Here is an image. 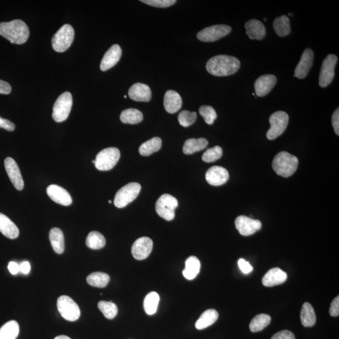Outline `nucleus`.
Returning a JSON list of instances; mask_svg holds the SVG:
<instances>
[{"label":"nucleus","mask_w":339,"mask_h":339,"mask_svg":"<svg viewBox=\"0 0 339 339\" xmlns=\"http://www.w3.org/2000/svg\"><path fill=\"white\" fill-rule=\"evenodd\" d=\"M0 127L7 130V131L12 132L14 131L15 126L12 122L0 117Z\"/></svg>","instance_id":"obj_47"},{"label":"nucleus","mask_w":339,"mask_h":339,"mask_svg":"<svg viewBox=\"0 0 339 339\" xmlns=\"http://www.w3.org/2000/svg\"><path fill=\"white\" fill-rule=\"evenodd\" d=\"M235 226L240 234L248 237L261 229L262 222L248 218L245 216H240L236 219Z\"/></svg>","instance_id":"obj_13"},{"label":"nucleus","mask_w":339,"mask_h":339,"mask_svg":"<svg viewBox=\"0 0 339 339\" xmlns=\"http://www.w3.org/2000/svg\"><path fill=\"white\" fill-rule=\"evenodd\" d=\"M245 29L246 34L251 40H262L267 33L264 24L255 19L247 21Z\"/></svg>","instance_id":"obj_23"},{"label":"nucleus","mask_w":339,"mask_h":339,"mask_svg":"<svg viewBox=\"0 0 339 339\" xmlns=\"http://www.w3.org/2000/svg\"><path fill=\"white\" fill-rule=\"evenodd\" d=\"M128 95L130 98L138 102H149L151 98L150 87L142 83H136L130 87Z\"/></svg>","instance_id":"obj_21"},{"label":"nucleus","mask_w":339,"mask_h":339,"mask_svg":"<svg viewBox=\"0 0 339 339\" xmlns=\"http://www.w3.org/2000/svg\"><path fill=\"white\" fill-rule=\"evenodd\" d=\"M222 156V149L219 146L208 149L203 154L202 161L206 163H212L220 159Z\"/></svg>","instance_id":"obj_40"},{"label":"nucleus","mask_w":339,"mask_h":339,"mask_svg":"<svg viewBox=\"0 0 339 339\" xmlns=\"http://www.w3.org/2000/svg\"><path fill=\"white\" fill-rule=\"evenodd\" d=\"M97 306L106 318L108 319H113L118 314L117 306L112 302L101 301Z\"/></svg>","instance_id":"obj_39"},{"label":"nucleus","mask_w":339,"mask_h":339,"mask_svg":"<svg viewBox=\"0 0 339 339\" xmlns=\"http://www.w3.org/2000/svg\"><path fill=\"white\" fill-rule=\"evenodd\" d=\"M273 29L279 37H286L291 32L290 19L285 15L276 18L273 22Z\"/></svg>","instance_id":"obj_34"},{"label":"nucleus","mask_w":339,"mask_h":339,"mask_svg":"<svg viewBox=\"0 0 339 339\" xmlns=\"http://www.w3.org/2000/svg\"><path fill=\"white\" fill-rule=\"evenodd\" d=\"M160 296L157 292H150V294L146 295L144 303H143L145 312L149 316H152L155 314L157 308H158Z\"/></svg>","instance_id":"obj_37"},{"label":"nucleus","mask_w":339,"mask_h":339,"mask_svg":"<svg viewBox=\"0 0 339 339\" xmlns=\"http://www.w3.org/2000/svg\"><path fill=\"white\" fill-rule=\"evenodd\" d=\"M332 123L334 132L337 136L339 135V109L337 108L333 113L332 117Z\"/></svg>","instance_id":"obj_48"},{"label":"nucleus","mask_w":339,"mask_h":339,"mask_svg":"<svg viewBox=\"0 0 339 339\" xmlns=\"http://www.w3.org/2000/svg\"><path fill=\"white\" fill-rule=\"evenodd\" d=\"M298 160L296 157L286 151L278 153L273 159L272 167L276 174L289 177L296 172Z\"/></svg>","instance_id":"obj_3"},{"label":"nucleus","mask_w":339,"mask_h":339,"mask_svg":"<svg viewBox=\"0 0 339 339\" xmlns=\"http://www.w3.org/2000/svg\"><path fill=\"white\" fill-rule=\"evenodd\" d=\"M0 35L12 43L21 45L28 40L30 32L28 26L21 20L0 23Z\"/></svg>","instance_id":"obj_2"},{"label":"nucleus","mask_w":339,"mask_h":339,"mask_svg":"<svg viewBox=\"0 0 339 339\" xmlns=\"http://www.w3.org/2000/svg\"><path fill=\"white\" fill-rule=\"evenodd\" d=\"M208 144V141L205 138H190L184 143L183 152L186 154H193L203 150L207 147Z\"/></svg>","instance_id":"obj_26"},{"label":"nucleus","mask_w":339,"mask_h":339,"mask_svg":"<svg viewBox=\"0 0 339 339\" xmlns=\"http://www.w3.org/2000/svg\"><path fill=\"white\" fill-rule=\"evenodd\" d=\"M153 241L148 237L138 239L132 248V253L134 258L143 260L148 257L153 249Z\"/></svg>","instance_id":"obj_14"},{"label":"nucleus","mask_w":339,"mask_h":339,"mask_svg":"<svg viewBox=\"0 0 339 339\" xmlns=\"http://www.w3.org/2000/svg\"><path fill=\"white\" fill-rule=\"evenodd\" d=\"M124 98H126L127 96H124Z\"/></svg>","instance_id":"obj_55"},{"label":"nucleus","mask_w":339,"mask_h":339,"mask_svg":"<svg viewBox=\"0 0 339 339\" xmlns=\"http://www.w3.org/2000/svg\"><path fill=\"white\" fill-rule=\"evenodd\" d=\"M5 167L13 186L18 191H21L24 187V181L17 162L14 159L7 157L5 160Z\"/></svg>","instance_id":"obj_15"},{"label":"nucleus","mask_w":339,"mask_h":339,"mask_svg":"<svg viewBox=\"0 0 339 339\" xmlns=\"http://www.w3.org/2000/svg\"><path fill=\"white\" fill-rule=\"evenodd\" d=\"M19 325L15 321H10L0 329V339H16L19 334Z\"/></svg>","instance_id":"obj_33"},{"label":"nucleus","mask_w":339,"mask_h":339,"mask_svg":"<svg viewBox=\"0 0 339 339\" xmlns=\"http://www.w3.org/2000/svg\"><path fill=\"white\" fill-rule=\"evenodd\" d=\"M286 273L279 268H274L265 274L263 278V285L271 287L283 283L287 280Z\"/></svg>","instance_id":"obj_22"},{"label":"nucleus","mask_w":339,"mask_h":339,"mask_svg":"<svg viewBox=\"0 0 339 339\" xmlns=\"http://www.w3.org/2000/svg\"><path fill=\"white\" fill-rule=\"evenodd\" d=\"M86 245L92 249H100L106 245L104 236L97 231H92L86 238Z\"/></svg>","instance_id":"obj_38"},{"label":"nucleus","mask_w":339,"mask_h":339,"mask_svg":"<svg viewBox=\"0 0 339 339\" xmlns=\"http://www.w3.org/2000/svg\"><path fill=\"white\" fill-rule=\"evenodd\" d=\"M47 193L48 197L53 201L60 205L68 206L71 204L72 199L71 196L66 189L58 185H50L47 187Z\"/></svg>","instance_id":"obj_19"},{"label":"nucleus","mask_w":339,"mask_h":339,"mask_svg":"<svg viewBox=\"0 0 339 339\" xmlns=\"http://www.w3.org/2000/svg\"><path fill=\"white\" fill-rule=\"evenodd\" d=\"M86 280L89 285L97 288H105L109 283L110 278L107 273L95 272L89 275Z\"/></svg>","instance_id":"obj_35"},{"label":"nucleus","mask_w":339,"mask_h":339,"mask_svg":"<svg viewBox=\"0 0 339 339\" xmlns=\"http://www.w3.org/2000/svg\"><path fill=\"white\" fill-rule=\"evenodd\" d=\"M240 60L234 57L219 55L208 60L206 69L211 75L222 77L235 74L240 69Z\"/></svg>","instance_id":"obj_1"},{"label":"nucleus","mask_w":339,"mask_h":339,"mask_svg":"<svg viewBox=\"0 0 339 339\" xmlns=\"http://www.w3.org/2000/svg\"><path fill=\"white\" fill-rule=\"evenodd\" d=\"M140 184L132 182L122 187L116 193L114 203L116 207L123 208L137 199L141 191Z\"/></svg>","instance_id":"obj_6"},{"label":"nucleus","mask_w":339,"mask_h":339,"mask_svg":"<svg viewBox=\"0 0 339 339\" xmlns=\"http://www.w3.org/2000/svg\"><path fill=\"white\" fill-rule=\"evenodd\" d=\"M122 123L130 124H136L143 121V114L140 110L129 108L122 111L120 115Z\"/></svg>","instance_id":"obj_32"},{"label":"nucleus","mask_w":339,"mask_h":339,"mask_svg":"<svg viewBox=\"0 0 339 339\" xmlns=\"http://www.w3.org/2000/svg\"><path fill=\"white\" fill-rule=\"evenodd\" d=\"M271 339H295V337L291 331L284 330L275 333Z\"/></svg>","instance_id":"obj_44"},{"label":"nucleus","mask_w":339,"mask_h":339,"mask_svg":"<svg viewBox=\"0 0 339 339\" xmlns=\"http://www.w3.org/2000/svg\"><path fill=\"white\" fill-rule=\"evenodd\" d=\"M121 54L122 50L120 46L118 44L111 46L103 57L100 64V69L102 71H107L115 66L120 60Z\"/></svg>","instance_id":"obj_20"},{"label":"nucleus","mask_w":339,"mask_h":339,"mask_svg":"<svg viewBox=\"0 0 339 339\" xmlns=\"http://www.w3.org/2000/svg\"><path fill=\"white\" fill-rule=\"evenodd\" d=\"M109 203H112V201H111V200H109Z\"/></svg>","instance_id":"obj_53"},{"label":"nucleus","mask_w":339,"mask_h":339,"mask_svg":"<svg viewBox=\"0 0 339 339\" xmlns=\"http://www.w3.org/2000/svg\"><path fill=\"white\" fill-rule=\"evenodd\" d=\"M277 79L275 75L266 74L262 75L255 81L254 88L256 95L259 97L265 96L276 85Z\"/></svg>","instance_id":"obj_18"},{"label":"nucleus","mask_w":339,"mask_h":339,"mask_svg":"<svg viewBox=\"0 0 339 339\" xmlns=\"http://www.w3.org/2000/svg\"><path fill=\"white\" fill-rule=\"evenodd\" d=\"M219 314L214 309H210L204 311L195 323V327L198 330H202L212 325L218 319Z\"/></svg>","instance_id":"obj_28"},{"label":"nucleus","mask_w":339,"mask_h":339,"mask_svg":"<svg viewBox=\"0 0 339 339\" xmlns=\"http://www.w3.org/2000/svg\"><path fill=\"white\" fill-rule=\"evenodd\" d=\"M314 58L313 50L310 48H306L301 57L299 63L295 68L294 77H297L300 80L305 78L312 66Z\"/></svg>","instance_id":"obj_16"},{"label":"nucleus","mask_w":339,"mask_h":339,"mask_svg":"<svg viewBox=\"0 0 339 339\" xmlns=\"http://www.w3.org/2000/svg\"><path fill=\"white\" fill-rule=\"evenodd\" d=\"M199 113L208 124H213L217 118L216 111L211 106H202L199 108Z\"/></svg>","instance_id":"obj_42"},{"label":"nucleus","mask_w":339,"mask_h":339,"mask_svg":"<svg viewBox=\"0 0 339 339\" xmlns=\"http://www.w3.org/2000/svg\"><path fill=\"white\" fill-rule=\"evenodd\" d=\"M120 159L119 149L110 147L104 149L97 154L95 167L100 171H108L115 166Z\"/></svg>","instance_id":"obj_5"},{"label":"nucleus","mask_w":339,"mask_h":339,"mask_svg":"<svg viewBox=\"0 0 339 339\" xmlns=\"http://www.w3.org/2000/svg\"><path fill=\"white\" fill-rule=\"evenodd\" d=\"M54 339H71V338H69V337H67V336L66 335H59L57 336V337Z\"/></svg>","instance_id":"obj_52"},{"label":"nucleus","mask_w":339,"mask_h":339,"mask_svg":"<svg viewBox=\"0 0 339 339\" xmlns=\"http://www.w3.org/2000/svg\"><path fill=\"white\" fill-rule=\"evenodd\" d=\"M231 32V27L226 25H217L207 27L197 35V39L204 42H213L222 39Z\"/></svg>","instance_id":"obj_11"},{"label":"nucleus","mask_w":339,"mask_h":339,"mask_svg":"<svg viewBox=\"0 0 339 339\" xmlns=\"http://www.w3.org/2000/svg\"><path fill=\"white\" fill-rule=\"evenodd\" d=\"M0 232L5 237L11 240H14L19 236V229L14 222L1 213H0Z\"/></svg>","instance_id":"obj_25"},{"label":"nucleus","mask_w":339,"mask_h":339,"mask_svg":"<svg viewBox=\"0 0 339 339\" xmlns=\"http://www.w3.org/2000/svg\"><path fill=\"white\" fill-rule=\"evenodd\" d=\"M49 239L54 251L58 254L64 253L65 245L63 232L61 229L54 227L50 230Z\"/></svg>","instance_id":"obj_29"},{"label":"nucleus","mask_w":339,"mask_h":339,"mask_svg":"<svg viewBox=\"0 0 339 339\" xmlns=\"http://www.w3.org/2000/svg\"><path fill=\"white\" fill-rule=\"evenodd\" d=\"M178 202L175 197L170 194H163L157 200L155 210L157 214L165 220L170 221L175 218V211Z\"/></svg>","instance_id":"obj_7"},{"label":"nucleus","mask_w":339,"mask_h":339,"mask_svg":"<svg viewBox=\"0 0 339 339\" xmlns=\"http://www.w3.org/2000/svg\"><path fill=\"white\" fill-rule=\"evenodd\" d=\"M162 142L161 138L154 137L143 143L139 148L141 155L147 157L161 150Z\"/></svg>","instance_id":"obj_31"},{"label":"nucleus","mask_w":339,"mask_h":339,"mask_svg":"<svg viewBox=\"0 0 339 339\" xmlns=\"http://www.w3.org/2000/svg\"><path fill=\"white\" fill-rule=\"evenodd\" d=\"M228 171L220 166H213L206 172L205 178L211 186H220L229 180Z\"/></svg>","instance_id":"obj_17"},{"label":"nucleus","mask_w":339,"mask_h":339,"mask_svg":"<svg viewBox=\"0 0 339 339\" xmlns=\"http://www.w3.org/2000/svg\"><path fill=\"white\" fill-rule=\"evenodd\" d=\"M141 2L154 7L167 8L172 6L177 1L175 0H142Z\"/></svg>","instance_id":"obj_43"},{"label":"nucleus","mask_w":339,"mask_h":339,"mask_svg":"<svg viewBox=\"0 0 339 339\" xmlns=\"http://www.w3.org/2000/svg\"><path fill=\"white\" fill-rule=\"evenodd\" d=\"M58 309L61 316L66 321L74 322L81 316V310L76 303L67 295H62L58 300Z\"/></svg>","instance_id":"obj_10"},{"label":"nucleus","mask_w":339,"mask_h":339,"mask_svg":"<svg viewBox=\"0 0 339 339\" xmlns=\"http://www.w3.org/2000/svg\"><path fill=\"white\" fill-rule=\"evenodd\" d=\"M72 107V96L69 92H65L60 96L53 107L54 120L61 123L69 117Z\"/></svg>","instance_id":"obj_8"},{"label":"nucleus","mask_w":339,"mask_h":339,"mask_svg":"<svg viewBox=\"0 0 339 339\" xmlns=\"http://www.w3.org/2000/svg\"><path fill=\"white\" fill-rule=\"evenodd\" d=\"M31 265H30V263L28 262H24L21 263L20 265V272L25 274V275L29 274L30 271H31Z\"/></svg>","instance_id":"obj_51"},{"label":"nucleus","mask_w":339,"mask_h":339,"mask_svg":"<svg viewBox=\"0 0 339 339\" xmlns=\"http://www.w3.org/2000/svg\"><path fill=\"white\" fill-rule=\"evenodd\" d=\"M200 270V262L195 256L189 257L186 262V268L183 270V275L187 280H192L197 277Z\"/></svg>","instance_id":"obj_27"},{"label":"nucleus","mask_w":339,"mask_h":339,"mask_svg":"<svg viewBox=\"0 0 339 339\" xmlns=\"http://www.w3.org/2000/svg\"><path fill=\"white\" fill-rule=\"evenodd\" d=\"M164 105L167 112L175 113L180 110L182 105V99L177 92L169 90L165 94Z\"/></svg>","instance_id":"obj_24"},{"label":"nucleus","mask_w":339,"mask_h":339,"mask_svg":"<svg viewBox=\"0 0 339 339\" xmlns=\"http://www.w3.org/2000/svg\"><path fill=\"white\" fill-rule=\"evenodd\" d=\"M337 60V57L334 54H329L323 61L319 76V85L322 88H326L332 83L335 76Z\"/></svg>","instance_id":"obj_12"},{"label":"nucleus","mask_w":339,"mask_h":339,"mask_svg":"<svg viewBox=\"0 0 339 339\" xmlns=\"http://www.w3.org/2000/svg\"><path fill=\"white\" fill-rule=\"evenodd\" d=\"M12 91V88L6 81L0 80V94H9Z\"/></svg>","instance_id":"obj_49"},{"label":"nucleus","mask_w":339,"mask_h":339,"mask_svg":"<svg viewBox=\"0 0 339 339\" xmlns=\"http://www.w3.org/2000/svg\"><path fill=\"white\" fill-rule=\"evenodd\" d=\"M289 121L288 114L284 111H277L271 115L270 128L267 134L268 140H273L280 137L285 131Z\"/></svg>","instance_id":"obj_9"},{"label":"nucleus","mask_w":339,"mask_h":339,"mask_svg":"<svg viewBox=\"0 0 339 339\" xmlns=\"http://www.w3.org/2000/svg\"><path fill=\"white\" fill-rule=\"evenodd\" d=\"M197 113L184 110L179 114L178 120L181 126L189 127L195 123L197 119Z\"/></svg>","instance_id":"obj_41"},{"label":"nucleus","mask_w":339,"mask_h":339,"mask_svg":"<svg viewBox=\"0 0 339 339\" xmlns=\"http://www.w3.org/2000/svg\"><path fill=\"white\" fill-rule=\"evenodd\" d=\"M301 322L305 327L314 326L317 321L316 314L313 306L310 303L306 302L303 305L300 313Z\"/></svg>","instance_id":"obj_30"},{"label":"nucleus","mask_w":339,"mask_h":339,"mask_svg":"<svg viewBox=\"0 0 339 339\" xmlns=\"http://www.w3.org/2000/svg\"><path fill=\"white\" fill-rule=\"evenodd\" d=\"M267 18H264V21H267Z\"/></svg>","instance_id":"obj_54"},{"label":"nucleus","mask_w":339,"mask_h":339,"mask_svg":"<svg viewBox=\"0 0 339 339\" xmlns=\"http://www.w3.org/2000/svg\"><path fill=\"white\" fill-rule=\"evenodd\" d=\"M74 38V30L71 25L66 24L59 30L51 39L54 50L64 53L72 45Z\"/></svg>","instance_id":"obj_4"},{"label":"nucleus","mask_w":339,"mask_h":339,"mask_svg":"<svg viewBox=\"0 0 339 339\" xmlns=\"http://www.w3.org/2000/svg\"><path fill=\"white\" fill-rule=\"evenodd\" d=\"M271 321V317L267 314H259L255 316L249 324L251 332H258L269 325Z\"/></svg>","instance_id":"obj_36"},{"label":"nucleus","mask_w":339,"mask_h":339,"mask_svg":"<svg viewBox=\"0 0 339 339\" xmlns=\"http://www.w3.org/2000/svg\"><path fill=\"white\" fill-rule=\"evenodd\" d=\"M8 268H9L10 273L13 275H17V274L20 272V265L17 263L14 262H10L9 266H8Z\"/></svg>","instance_id":"obj_50"},{"label":"nucleus","mask_w":339,"mask_h":339,"mask_svg":"<svg viewBox=\"0 0 339 339\" xmlns=\"http://www.w3.org/2000/svg\"><path fill=\"white\" fill-rule=\"evenodd\" d=\"M329 313L331 316L338 317L339 315V297H335L331 303L329 309Z\"/></svg>","instance_id":"obj_45"},{"label":"nucleus","mask_w":339,"mask_h":339,"mask_svg":"<svg viewBox=\"0 0 339 339\" xmlns=\"http://www.w3.org/2000/svg\"><path fill=\"white\" fill-rule=\"evenodd\" d=\"M239 267L242 272L245 274H248L253 271V267L248 262L244 259H240L238 261Z\"/></svg>","instance_id":"obj_46"}]
</instances>
